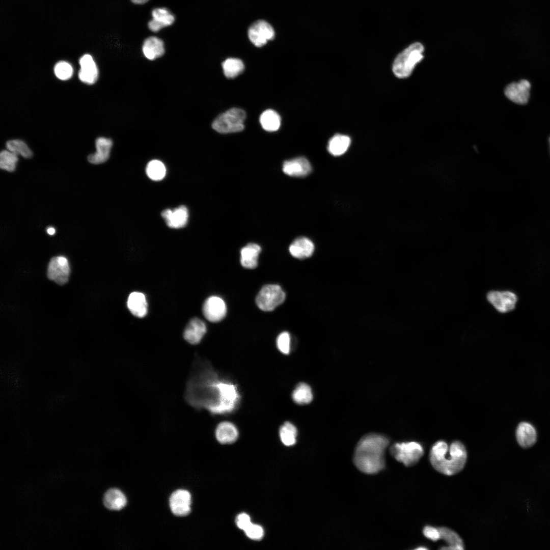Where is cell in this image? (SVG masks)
<instances>
[{
  "label": "cell",
  "mask_w": 550,
  "mask_h": 550,
  "mask_svg": "<svg viewBox=\"0 0 550 550\" xmlns=\"http://www.w3.org/2000/svg\"><path fill=\"white\" fill-rule=\"evenodd\" d=\"M184 396L191 407L206 409L212 415L228 413L232 401L228 382L219 379L210 364L201 359L193 362Z\"/></svg>",
  "instance_id": "6da1fadb"
},
{
  "label": "cell",
  "mask_w": 550,
  "mask_h": 550,
  "mask_svg": "<svg viewBox=\"0 0 550 550\" xmlns=\"http://www.w3.org/2000/svg\"><path fill=\"white\" fill-rule=\"evenodd\" d=\"M388 439L377 434H369L359 442L355 450L354 462L356 468L366 474H375L384 466V454Z\"/></svg>",
  "instance_id": "7a4b0ae2"
},
{
  "label": "cell",
  "mask_w": 550,
  "mask_h": 550,
  "mask_svg": "<svg viewBox=\"0 0 550 550\" xmlns=\"http://www.w3.org/2000/svg\"><path fill=\"white\" fill-rule=\"evenodd\" d=\"M429 459L437 471L446 475H453L463 469L467 452L460 442L455 441L449 447L445 442L439 441L432 447Z\"/></svg>",
  "instance_id": "3957f363"
},
{
  "label": "cell",
  "mask_w": 550,
  "mask_h": 550,
  "mask_svg": "<svg viewBox=\"0 0 550 550\" xmlns=\"http://www.w3.org/2000/svg\"><path fill=\"white\" fill-rule=\"evenodd\" d=\"M424 48L420 42H415L401 52L395 59L392 67L394 74L398 78L409 76L416 65L424 58Z\"/></svg>",
  "instance_id": "277c9868"
},
{
  "label": "cell",
  "mask_w": 550,
  "mask_h": 550,
  "mask_svg": "<svg viewBox=\"0 0 550 550\" xmlns=\"http://www.w3.org/2000/svg\"><path fill=\"white\" fill-rule=\"evenodd\" d=\"M245 112L239 108H232L219 115L213 122L212 127L219 133L237 132L244 129Z\"/></svg>",
  "instance_id": "5b68a950"
},
{
  "label": "cell",
  "mask_w": 550,
  "mask_h": 550,
  "mask_svg": "<svg viewBox=\"0 0 550 550\" xmlns=\"http://www.w3.org/2000/svg\"><path fill=\"white\" fill-rule=\"evenodd\" d=\"M390 452L397 460L406 466H411L420 460L424 450L420 444L410 442L395 444L391 448Z\"/></svg>",
  "instance_id": "8992f818"
},
{
  "label": "cell",
  "mask_w": 550,
  "mask_h": 550,
  "mask_svg": "<svg viewBox=\"0 0 550 550\" xmlns=\"http://www.w3.org/2000/svg\"><path fill=\"white\" fill-rule=\"evenodd\" d=\"M285 296V292L279 285H266L259 292L256 302L261 310L271 311L284 302Z\"/></svg>",
  "instance_id": "52a82bcc"
},
{
  "label": "cell",
  "mask_w": 550,
  "mask_h": 550,
  "mask_svg": "<svg viewBox=\"0 0 550 550\" xmlns=\"http://www.w3.org/2000/svg\"><path fill=\"white\" fill-rule=\"evenodd\" d=\"M487 299L499 312L505 313L514 309L517 296L509 291H491L487 294Z\"/></svg>",
  "instance_id": "ba28073f"
},
{
  "label": "cell",
  "mask_w": 550,
  "mask_h": 550,
  "mask_svg": "<svg viewBox=\"0 0 550 550\" xmlns=\"http://www.w3.org/2000/svg\"><path fill=\"white\" fill-rule=\"evenodd\" d=\"M248 36L251 41L256 46L261 47L274 37L273 28L266 21L259 20L249 28Z\"/></svg>",
  "instance_id": "9c48e42d"
},
{
  "label": "cell",
  "mask_w": 550,
  "mask_h": 550,
  "mask_svg": "<svg viewBox=\"0 0 550 550\" xmlns=\"http://www.w3.org/2000/svg\"><path fill=\"white\" fill-rule=\"evenodd\" d=\"M70 267L68 260L63 256L52 258L48 266L47 277L59 285L65 284L68 280Z\"/></svg>",
  "instance_id": "30bf717a"
},
{
  "label": "cell",
  "mask_w": 550,
  "mask_h": 550,
  "mask_svg": "<svg viewBox=\"0 0 550 550\" xmlns=\"http://www.w3.org/2000/svg\"><path fill=\"white\" fill-rule=\"evenodd\" d=\"M202 311L207 320L212 322L222 320L227 313V307L224 300L217 296L207 298L204 302Z\"/></svg>",
  "instance_id": "8fae6325"
},
{
  "label": "cell",
  "mask_w": 550,
  "mask_h": 550,
  "mask_svg": "<svg viewBox=\"0 0 550 550\" xmlns=\"http://www.w3.org/2000/svg\"><path fill=\"white\" fill-rule=\"evenodd\" d=\"M191 497L185 489H178L171 494L169 505L172 512L177 516L187 515L191 511Z\"/></svg>",
  "instance_id": "7c38bea8"
},
{
  "label": "cell",
  "mask_w": 550,
  "mask_h": 550,
  "mask_svg": "<svg viewBox=\"0 0 550 550\" xmlns=\"http://www.w3.org/2000/svg\"><path fill=\"white\" fill-rule=\"evenodd\" d=\"M530 82L526 79H521L508 85L505 88V94L511 101L518 104H525L530 97Z\"/></svg>",
  "instance_id": "4fadbf2b"
},
{
  "label": "cell",
  "mask_w": 550,
  "mask_h": 550,
  "mask_svg": "<svg viewBox=\"0 0 550 550\" xmlns=\"http://www.w3.org/2000/svg\"><path fill=\"white\" fill-rule=\"evenodd\" d=\"M161 216L167 225L171 228L179 229L184 227L188 221V209L184 205L180 206L173 210L166 209L162 211Z\"/></svg>",
  "instance_id": "5bb4252c"
},
{
  "label": "cell",
  "mask_w": 550,
  "mask_h": 550,
  "mask_svg": "<svg viewBox=\"0 0 550 550\" xmlns=\"http://www.w3.org/2000/svg\"><path fill=\"white\" fill-rule=\"evenodd\" d=\"M283 171L290 176L302 177L311 172L312 167L307 158L299 157L285 161L283 164Z\"/></svg>",
  "instance_id": "9a60e30c"
},
{
  "label": "cell",
  "mask_w": 550,
  "mask_h": 550,
  "mask_svg": "<svg viewBox=\"0 0 550 550\" xmlns=\"http://www.w3.org/2000/svg\"><path fill=\"white\" fill-rule=\"evenodd\" d=\"M205 323L196 317L191 319L183 332V338L188 343L196 345L200 343L206 333Z\"/></svg>",
  "instance_id": "2e32d148"
},
{
  "label": "cell",
  "mask_w": 550,
  "mask_h": 550,
  "mask_svg": "<svg viewBox=\"0 0 550 550\" xmlns=\"http://www.w3.org/2000/svg\"><path fill=\"white\" fill-rule=\"evenodd\" d=\"M80 70L78 73L79 79L87 84L95 82L98 76V70L92 57L88 54L84 55L79 60Z\"/></svg>",
  "instance_id": "e0dca14e"
},
{
  "label": "cell",
  "mask_w": 550,
  "mask_h": 550,
  "mask_svg": "<svg viewBox=\"0 0 550 550\" xmlns=\"http://www.w3.org/2000/svg\"><path fill=\"white\" fill-rule=\"evenodd\" d=\"M515 436L518 445L525 449L531 447L537 441L536 429L527 422H521L518 424Z\"/></svg>",
  "instance_id": "ac0fdd59"
},
{
  "label": "cell",
  "mask_w": 550,
  "mask_h": 550,
  "mask_svg": "<svg viewBox=\"0 0 550 550\" xmlns=\"http://www.w3.org/2000/svg\"><path fill=\"white\" fill-rule=\"evenodd\" d=\"M96 152L88 157L89 162L93 164H100L105 162L109 158L113 142L110 139L100 137L95 142Z\"/></svg>",
  "instance_id": "d6986e66"
},
{
  "label": "cell",
  "mask_w": 550,
  "mask_h": 550,
  "mask_svg": "<svg viewBox=\"0 0 550 550\" xmlns=\"http://www.w3.org/2000/svg\"><path fill=\"white\" fill-rule=\"evenodd\" d=\"M144 56L149 60H154L164 53L163 41L156 36H150L146 38L142 45Z\"/></svg>",
  "instance_id": "ffe728a7"
},
{
  "label": "cell",
  "mask_w": 550,
  "mask_h": 550,
  "mask_svg": "<svg viewBox=\"0 0 550 550\" xmlns=\"http://www.w3.org/2000/svg\"><path fill=\"white\" fill-rule=\"evenodd\" d=\"M215 433L217 441L222 444L233 443L238 436L237 427L233 423L228 421L219 423L216 427Z\"/></svg>",
  "instance_id": "44dd1931"
},
{
  "label": "cell",
  "mask_w": 550,
  "mask_h": 550,
  "mask_svg": "<svg viewBox=\"0 0 550 550\" xmlns=\"http://www.w3.org/2000/svg\"><path fill=\"white\" fill-rule=\"evenodd\" d=\"M291 255L298 259H305L310 257L314 251L313 242L305 237H300L294 240L289 246Z\"/></svg>",
  "instance_id": "7402d4cb"
},
{
  "label": "cell",
  "mask_w": 550,
  "mask_h": 550,
  "mask_svg": "<svg viewBox=\"0 0 550 550\" xmlns=\"http://www.w3.org/2000/svg\"><path fill=\"white\" fill-rule=\"evenodd\" d=\"M127 307L130 312L139 318L145 317L148 310V305L145 295L140 292L131 293L127 299Z\"/></svg>",
  "instance_id": "603a6c76"
},
{
  "label": "cell",
  "mask_w": 550,
  "mask_h": 550,
  "mask_svg": "<svg viewBox=\"0 0 550 550\" xmlns=\"http://www.w3.org/2000/svg\"><path fill=\"white\" fill-rule=\"evenodd\" d=\"M261 251L257 244L250 243L242 248L240 251V263L246 268L254 269L258 265V258Z\"/></svg>",
  "instance_id": "cb8c5ba5"
},
{
  "label": "cell",
  "mask_w": 550,
  "mask_h": 550,
  "mask_svg": "<svg viewBox=\"0 0 550 550\" xmlns=\"http://www.w3.org/2000/svg\"><path fill=\"white\" fill-rule=\"evenodd\" d=\"M103 501L104 506L111 510H121L127 504L125 496L117 488L108 489L104 495Z\"/></svg>",
  "instance_id": "d4e9b609"
},
{
  "label": "cell",
  "mask_w": 550,
  "mask_h": 550,
  "mask_svg": "<svg viewBox=\"0 0 550 550\" xmlns=\"http://www.w3.org/2000/svg\"><path fill=\"white\" fill-rule=\"evenodd\" d=\"M351 143L350 138L341 134H337L331 138L327 145V150L334 156H340L347 150Z\"/></svg>",
  "instance_id": "484cf974"
},
{
  "label": "cell",
  "mask_w": 550,
  "mask_h": 550,
  "mask_svg": "<svg viewBox=\"0 0 550 550\" xmlns=\"http://www.w3.org/2000/svg\"><path fill=\"white\" fill-rule=\"evenodd\" d=\"M438 529L440 534V539H444L449 544V546L444 547L441 549H464V544L462 539L455 531L447 527H441Z\"/></svg>",
  "instance_id": "4316f807"
},
{
  "label": "cell",
  "mask_w": 550,
  "mask_h": 550,
  "mask_svg": "<svg viewBox=\"0 0 550 550\" xmlns=\"http://www.w3.org/2000/svg\"><path fill=\"white\" fill-rule=\"evenodd\" d=\"M260 122L264 130L274 131L278 130L280 127L281 117L274 110L267 109L261 114Z\"/></svg>",
  "instance_id": "83f0119b"
},
{
  "label": "cell",
  "mask_w": 550,
  "mask_h": 550,
  "mask_svg": "<svg viewBox=\"0 0 550 550\" xmlns=\"http://www.w3.org/2000/svg\"><path fill=\"white\" fill-rule=\"evenodd\" d=\"M292 399L298 404L309 403L313 399V394L310 387L306 383L297 384L292 394Z\"/></svg>",
  "instance_id": "f1b7e54d"
},
{
  "label": "cell",
  "mask_w": 550,
  "mask_h": 550,
  "mask_svg": "<svg viewBox=\"0 0 550 550\" xmlns=\"http://www.w3.org/2000/svg\"><path fill=\"white\" fill-rule=\"evenodd\" d=\"M225 75L227 78H234L240 74L244 70L242 61L237 58H228L222 63Z\"/></svg>",
  "instance_id": "f546056e"
},
{
  "label": "cell",
  "mask_w": 550,
  "mask_h": 550,
  "mask_svg": "<svg viewBox=\"0 0 550 550\" xmlns=\"http://www.w3.org/2000/svg\"><path fill=\"white\" fill-rule=\"evenodd\" d=\"M297 431L295 426L289 422H285L280 427L279 435L282 443L291 446L296 442Z\"/></svg>",
  "instance_id": "4dcf8cb0"
},
{
  "label": "cell",
  "mask_w": 550,
  "mask_h": 550,
  "mask_svg": "<svg viewBox=\"0 0 550 550\" xmlns=\"http://www.w3.org/2000/svg\"><path fill=\"white\" fill-rule=\"evenodd\" d=\"M151 15L152 19L157 22L163 28L171 25L175 20L173 14L167 8L163 7L154 8L151 12Z\"/></svg>",
  "instance_id": "1f68e13d"
},
{
  "label": "cell",
  "mask_w": 550,
  "mask_h": 550,
  "mask_svg": "<svg viewBox=\"0 0 550 550\" xmlns=\"http://www.w3.org/2000/svg\"><path fill=\"white\" fill-rule=\"evenodd\" d=\"M146 174L148 177L154 181L162 180L166 174L164 164L160 160L154 159L149 161L146 167Z\"/></svg>",
  "instance_id": "d6a6232c"
},
{
  "label": "cell",
  "mask_w": 550,
  "mask_h": 550,
  "mask_svg": "<svg viewBox=\"0 0 550 550\" xmlns=\"http://www.w3.org/2000/svg\"><path fill=\"white\" fill-rule=\"evenodd\" d=\"M7 149L16 155H20L24 158H30L33 153L27 145L20 140H12L6 143Z\"/></svg>",
  "instance_id": "836d02e7"
},
{
  "label": "cell",
  "mask_w": 550,
  "mask_h": 550,
  "mask_svg": "<svg viewBox=\"0 0 550 550\" xmlns=\"http://www.w3.org/2000/svg\"><path fill=\"white\" fill-rule=\"evenodd\" d=\"M18 161L17 155L9 150H3L0 154V167L9 172H13Z\"/></svg>",
  "instance_id": "e575fe53"
},
{
  "label": "cell",
  "mask_w": 550,
  "mask_h": 550,
  "mask_svg": "<svg viewBox=\"0 0 550 550\" xmlns=\"http://www.w3.org/2000/svg\"><path fill=\"white\" fill-rule=\"evenodd\" d=\"M54 72L56 76L61 80H67L71 77L73 74V68L65 61L58 62L54 67Z\"/></svg>",
  "instance_id": "d590c367"
},
{
  "label": "cell",
  "mask_w": 550,
  "mask_h": 550,
  "mask_svg": "<svg viewBox=\"0 0 550 550\" xmlns=\"http://www.w3.org/2000/svg\"><path fill=\"white\" fill-rule=\"evenodd\" d=\"M290 336L287 332L281 333L277 339V346L279 350L284 354H288L290 351Z\"/></svg>",
  "instance_id": "8d00e7d4"
},
{
  "label": "cell",
  "mask_w": 550,
  "mask_h": 550,
  "mask_svg": "<svg viewBox=\"0 0 550 550\" xmlns=\"http://www.w3.org/2000/svg\"><path fill=\"white\" fill-rule=\"evenodd\" d=\"M244 531L248 537L254 540H259L264 536L263 528L257 524L252 523Z\"/></svg>",
  "instance_id": "74e56055"
},
{
  "label": "cell",
  "mask_w": 550,
  "mask_h": 550,
  "mask_svg": "<svg viewBox=\"0 0 550 550\" xmlns=\"http://www.w3.org/2000/svg\"><path fill=\"white\" fill-rule=\"evenodd\" d=\"M423 532L426 537L432 541H435L440 539V534L438 528L427 526L424 527Z\"/></svg>",
  "instance_id": "f35d334b"
},
{
  "label": "cell",
  "mask_w": 550,
  "mask_h": 550,
  "mask_svg": "<svg viewBox=\"0 0 550 550\" xmlns=\"http://www.w3.org/2000/svg\"><path fill=\"white\" fill-rule=\"evenodd\" d=\"M236 522L237 527L243 531L252 524L249 515L244 513L237 516Z\"/></svg>",
  "instance_id": "ab89813d"
},
{
  "label": "cell",
  "mask_w": 550,
  "mask_h": 550,
  "mask_svg": "<svg viewBox=\"0 0 550 550\" xmlns=\"http://www.w3.org/2000/svg\"><path fill=\"white\" fill-rule=\"evenodd\" d=\"M148 27L151 31L155 33L159 32L163 28L160 24L153 19H151L148 22Z\"/></svg>",
  "instance_id": "60d3db41"
},
{
  "label": "cell",
  "mask_w": 550,
  "mask_h": 550,
  "mask_svg": "<svg viewBox=\"0 0 550 550\" xmlns=\"http://www.w3.org/2000/svg\"><path fill=\"white\" fill-rule=\"evenodd\" d=\"M149 0H131V1L134 4L136 5H143L146 4Z\"/></svg>",
  "instance_id": "b9f144b4"
},
{
  "label": "cell",
  "mask_w": 550,
  "mask_h": 550,
  "mask_svg": "<svg viewBox=\"0 0 550 550\" xmlns=\"http://www.w3.org/2000/svg\"><path fill=\"white\" fill-rule=\"evenodd\" d=\"M55 229L53 227H49L47 229V233L50 235H52L55 233Z\"/></svg>",
  "instance_id": "7bdbcfd3"
},
{
  "label": "cell",
  "mask_w": 550,
  "mask_h": 550,
  "mask_svg": "<svg viewBox=\"0 0 550 550\" xmlns=\"http://www.w3.org/2000/svg\"><path fill=\"white\" fill-rule=\"evenodd\" d=\"M417 549H427V548H425V547H418V548H417Z\"/></svg>",
  "instance_id": "ee69618b"
},
{
  "label": "cell",
  "mask_w": 550,
  "mask_h": 550,
  "mask_svg": "<svg viewBox=\"0 0 550 550\" xmlns=\"http://www.w3.org/2000/svg\"><path fill=\"white\" fill-rule=\"evenodd\" d=\"M548 142H549V147H550V137L548 139Z\"/></svg>",
  "instance_id": "f6af8a7d"
}]
</instances>
